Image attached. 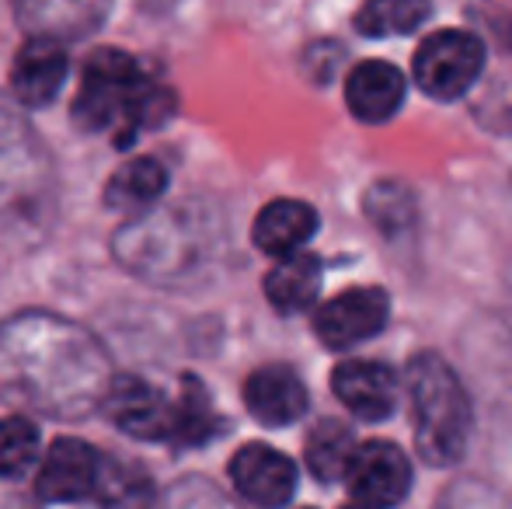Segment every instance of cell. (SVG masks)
<instances>
[{
    "label": "cell",
    "instance_id": "4",
    "mask_svg": "<svg viewBox=\"0 0 512 509\" xmlns=\"http://www.w3.org/2000/svg\"><path fill=\"white\" fill-rule=\"evenodd\" d=\"M345 485H349V496L356 499V506L366 509L398 506L411 489V464L405 450L387 440L359 443L356 461H352L349 475H345Z\"/></svg>",
    "mask_w": 512,
    "mask_h": 509
},
{
    "label": "cell",
    "instance_id": "16",
    "mask_svg": "<svg viewBox=\"0 0 512 509\" xmlns=\"http://www.w3.org/2000/svg\"><path fill=\"white\" fill-rule=\"evenodd\" d=\"M168 189V171L154 157H133L122 164L105 185V203L112 210H140L150 206L161 192Z\"/></svg>",
    "mask_w": 512,
    "mask_h": 509
},
{
    "label": "cell",
    "instance_id": "20",
    "mask_svg": "<svg viewBox=\"0 0 512 509\" xmlns=\"http://www.w3.org/2000/svg\"><path fill=\"white\" fill-rule=\"evenodd\" d=\"M366 213H370L380 231H387V234L401 231L411 220V192L405 185H394V182L373 185V189L366 192Z\"/></svg>",
    "mask_w": 512,
    "mask_h": 509
},
{
    "label": "cell",
    "instance_id": "18",
    "mask_svg": "<svg viewBox=\"0 0 512 509\" xmlns=\"http://www.w3.org/2000/svg\"><path fill=\"white\" fill-rule=\"evenodd\" d=\"M425 18H429V4H418V0H377V4H366L356 14V28L363 35H370V39H387V35H408Z\"/></svg>",
    "mask_w": 512,
    "mask_h": 509
},
{
    "label": "cell",
    "instance_id": "1",
    "mask_svg": "<svg viewBox=\"0 0 512 509\" xmlns=\"http://www.w3.org/2000/svg\"><path fill=\"white\" fill-rule=\"evenodd\" d=\"M175 109L171 91L154 88L143 81L133 56L122 49H98L84 63L81 91L74 98V119L84 129H105L115 119H126L122 143L129 140V129L157 126Z\"/></svg>",
    "mask_w": 512,
    "mask_h": 509
},
{
    "label": "cell",
    "instance_id": "2",
    "mask_svg": "<svg viewBox=\"0 0 512 509\" xmlns=\"http://www.w3.org/2000/svg\"><path fill=\"white\" fill-rule=\"evenodd\" d=\"M415 447L436 468H450L464 457L471 436V398L460 377L436 353H418L408 367Z\"/></svg>",
    "mask_w": 512,
    "mask_h": 509
},
{
    "label": "cell",
    "instance_id": "21",
    "mask_svg": "<svg viewBox=\"0 0 512 509\" xmlns=\"http://www.w3.org/2000/svg\"><path fill=\"white\" fill-rule=\"evenodd\" d=\"M345 509H366V506H356V503H352V506H345Z\"/></svg>",
    "mask_w": 512,
    "mask_h": 509
},
{
    "label": "cell",
    "instance_id": "10",
    "mask_svg": "<svg viewBox=\"0 0 512 509\" xmlns=\"http://www.w3.org/2000/svg\"><path fill=\"white\" fill-rule=\"evenodd\" d=\"M244 405L265 426H293L307 415L310 398L297 370L283 367V363H269L244 381Z\"/></svg>",
    "mask_w": 512,
    "mask_h": 509
},
{
    "label": "cell",
    "instance_id": "9",
    "mask_svg": "<svg viewBox=\"0 0 512 509\" xmlns=\"http://www.w3.org/2000/svg\"><path fill=\"white\" fill-rule=\"evenodd\" d=\"M335 398L349 408L356 419L384 422L398 408V374L384 363L373 360H349L338 363L331 374Z\"/></svg>",
    "mask_w": 512,
    "mask_h": 509
},
{
    "label": "cell",
    "instance_id": "15",
    "mask_svg": "<svg viewBox=\"0 0 512 509\" xmlns=\"http://www.w3.org/2000/svg\"><path fill=\"white\" fill-rule=\"evenodd\" d=\"M356 436H352L349 426L335 419H324L314 426V433L307 436V468L317 475V482L335 485L345 482L352 461H356Z\"/></svg>",
    "mask_w": 512,
    "mask_h": 509
},
{
    "label": "cell",
    "instance_id": "14",
    "mask_svg": "<svg viewBox=\"0 0 512 509\" xmlns=\"http://www.w3.org/2000/svg\"><path fill=\"white\" fill-rule=\"evenodd\" d=\"M317 290H321V262L310 252L279 258L265 276V297L279 314L307 311L317 300Z\"/></svg>",
    "mask_w": 512,
    "mask_h": 509
},
{
    "label": "cell",
    "instance_id": "13",
    "mask_svg": "<svg viewBox=\"0 0 512 509\" xmlns=\"http://www.w3.org/2000/svg\"><path fill=\"white\" fill-rule=\"evenodd\" d=\"M314 231H317L314 206L300 203V199H276V203H269L255 217L251 238H255V245L265 255L290 258L314 238Z\"/></svg>",
    "mask_w": 512,
    "mask_h": 509
},
{
    "label": "cell",
    "instance_id": "17",
    "mask_svg": "<svg viewBox=\"0 0 512 509\" xmlns=\"http://www.w3.org/2000/svg\"><path fill=\"white\" fill-rule=\"evenodd\" d=\"M95 496L102 509H150L154 506V485L140 464L105 461Z\"/></svg>",
    "mask_w": 512,
    "mask_h": 509
},
{
    "label": "cell",
    "instance_id": "5",
    "mask_svg": "<svg viewBox=\"0 0 512 509\" xmlns=\"http://www.w3.org/2000/svg\"><path fill=\"white\" fill-rule=\"evenodd\" d=\"M391 300L377 286H356L338 297H331L324 307H317L314 328L328 349H349L359 342L373 339L387 325Z\"/></svg>",
    "mask_w": 512,
    "mask_h": 509
},
{
    "label": "cell",
    "instance_id": "19",
    "mask_svg": "<svg viewBox=\"0 0 512 509\" xmlns=\"http://www.w3.org/2000/svg\"><path fill=\"white\" fill-rule=\"evenodd\" d=\"M39 457V429L35 422L11 415L0 419V478H18Z\"/></svg>",
    "mask_w": 512,
    "mask_h": 509
},
{
    "label": "cell",
    "instance_id": "12",
    "mask_svg": "<svg viewBox=\"0 0 512 509\" xmlns=\"http://www.w3.org/2000/svg\"><path fill=\"white\" fill-rule=\"evenodd\" d=\"M405 102V77L394 63L366 60L345 77V105L359 123H387Z\"/></svg>",
    "mask_w": 512,
    "mask_h": 509
},
{
    "label": "cell",
    "instance_id": "11",
    "mask_svg": "<svg viewBox=\"0 0 512 509\" xmlns=\"http://www.w3.org/2000/svg\"><path fill=\"white\" fill-rule=\"evenodd\" d=\"M63 81H67V53L56 39L35 35L18 49L11 63V91L18 95V102L32 105H49L60 95Z\"/></svg>",
    "mask_w": 512,
    "mask_h": 509
},
{
    "label": "cell",
    "instance_id": "7",
    "mask_svg": "<svg viewBox=\"0 0 512 509\" xmlns=\"http://www.w3.org/2000/svg\"><path fill=\"white\" fill-rule=\"evenodd\" d=\"M234 489L258 509H283L297 492V464L265 443H248L230 461Z\"/></svg>",
    "mask_w": 512,
    "mask_h": 509
},
{
    "label": "cell",
    "instance_id": "8",
    "mask_svg": "<svg viewBox=\"0 0 512 509\" xmlns=\"http://www.w3.org/2000/svg\"><path fill=\"white\" fill-rule=\"evenodd\" d=\"M98 475H102V461L91 450V443L63 436L49 447L35 489L46 503H77L98 489Z\"/></svg>",
    "mask_w": 512,
    "mask_h": 509
},
{
    "label": "cell",
    "instance_id": "3",
    "mask_svg": "<svg viewBox=\"0 0 512 509\" xmlns=\"http://www.w3.org/2000/svg\"><path fill=\"white\" fill-rule=\"evenodd\" d=\"M415 84L436 102H453L485 70V46L474 32L464 28H446V32H432L429 39L418 46L415 53Z\"/></svg>",
    "mask_w": 512,
    "mask_h": 509
},
{
    "label": "cell",
    "instance_id": "6",
    "mask_svg": "<svg viewBox=\"0 0 512 509\" xmlns=\"http://www.w3.org/2000/svg\"><path fill=\"white\" fill-rule=\"evenodd\" d=\"M105 408L122 433L136 440H175L178 405L140 377H119L105 391Z\"/></svg>",
    "mask_w": 512,
    "mask_h": 509
}]
</instances>
